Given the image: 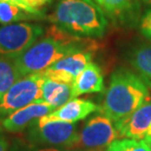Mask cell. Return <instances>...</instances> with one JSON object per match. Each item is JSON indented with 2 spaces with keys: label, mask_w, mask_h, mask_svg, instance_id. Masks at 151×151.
Returning a JSON list of instances; mask_svg holds the SVG:
<instances>
[{
  "label": "cell",
  "mask_w": 151,
  "mask_h": 151,
  "mask_svg": "<svg viewBox=\"0 0 151 151\" xmlns=\"http://www.w3.org/2000/svg\"><path fill=\"white\" fill-rule=\"evenodd\" d=\"M128 61L135 74L151 88V44L134 46L128 53Z\"/></svg>",
  "instance_id": "cell-13"
},
{
  "label": "cell",
  "mask_w": 151,
  "mask_h": 151,
  "mask_svg": "<svg viewBox=\"0 0 151 151\" xmlns=\"http://www.w3.org/2000/svg\"><path fill=\"white\" fill-rule=\"evenodd\" d=\"M106 151H151V146L145 139L122 138L114 140Z\"/></svg>",
  "instance_id": "cell-17"
},
{
  "label": "cell",
  "mask_w": 151,
  "mask_h": 151,
  "mask_svg": "<svg viewBox=\"0 0 151 151\" xmlns=\"http://www.w3.org/2000/svg\"><path fill=\"white\" fill-rule=\"evenodd\" d=\"M0 2H10L11 3L10 0H0Z\"/></svg>",
  "instance_id": "cell-25"
},
{
  "label": "cell",
  "mask_w": 151,
  "mask_h": 151,
  "mask_svg": "<svg viewBox=\"0 0 151 151\" xmlns=\"http://www.w3.org/2000/svg\"><path fill=\"white\" fill-rule=\"evenodd\" d=\"M141 1H143L146 4H151V0H141Z\"/></svg>",
  "instance_id": "cell-24"
},
{
  "label": "cell",
  "mask_w": 151,
  "mask_h": 151,
  "mask_svg": "<svg viewBox=\"0 0 151 151\" xmlns=\"http://www.w3.org/2000/svg\"><path fill=\"white\" fill-rule=\"evenodd\" d=\"M119 137L112 122L104 114L91 117L78 134L73 149L81 151H103Z\"/></svg>",
  "instance_id": "cell-6"
},
{
  "label": "cell",
  "mask_w": 151,
  "mask_h": 151,
  "mask_svg": "<svg viewBox=\"0 0 151 151\" xmlns=\"http://www.w3.org/2000/svg\"><path fill=\"white\" fill-rule=\"evenodd\" d=\"M49 21L68 34L91 39L103 37L109 24L94 0H59Z\"/></svg>",
  "instance_id": "cell-2"
},
{
  "label": "cell",
  "mask_w": 151,
  "mask_h": 151,
  "mask_svg": "<svg viewBox=\"0 0 151 151\" xmlns=\"http://www.w3.org/2000/svg\"><path fill=\"white\" fill-rule=\"evenodd\" d=\"M151 126V97L144 101L132 114L115 122L120 138L144 139L149 127Z\"/></svg>",
  "instance_id": "cell-9"
},
{
  "label": "cell",
  "mask_w": 151,
  "mask_h": 151,
  "mask_svg": "<svg viewBox=\"0 0 151 151\" xmlns=\"http://www.w3.org/2000/svg\"><path fill=\"white\" fill-rule=\"evenodd\" d=\"M144 139H145L147 142H148L151 145V126L149 127L148 131H147V134L145 135V137H144Z\"/></svg>",
  "instance_id": "cell-22"
},
{
  "label": "cell",
  "mask_w": 151,
  "mask_h": 151,
  "mask_svg": "<svg viewBox=\"0 0 151 151\" xmlns=\"http://www.w3.org/2000/svg\"><path fill=\"white\" fill-rule=\"evenodd\" d=\"M138 24H139L140 34L151 41V8L141 15Z\"/></svg>",
  "instance_id": "cell-18"
},
{
  "label": "cell",
  "mask_w": 151,
  "mask_h": 151,
  "mask_svg": "<svg viewBox=\"0 0 151 151\" xmlns=\"http://www.w3.org/2000/svg\"><path fill=\"white\" fill-rule=\"evenodd\" d=\"M101 107L94 102L86 99L73 98L67 103L60 106L46 116L40 118V122L48 121H63L68 123H76L80 120L86 119L90 114L100 112Z\"/></svg>",
  "instance_id": "cell-11"
},
{
  "label": "cell",
  "mask_w": 151,
  "mask_h": 151,
  "mask_svg": "<svg viewBox=\"0 0 151 151\" xmlns=\"http://www.w3.org/2000/svg\"><path fill=\"white\" fill-rule=\"evenodd\" d=\"M44 34L40 25L18 23L0 28V55L16 58L31 47Z\"/></svg>",
  "instance_id": "cell-5"
},
{
  "label": "cell",
  "mask_w": 151,
  "mask_h": 151,
  "mask_svg": "<svg viewBox=\"0 0 151 151\" xmlns=\"http://www.w3.org/2000/svg\"><path fill=\"white\" fill-rule=\"evenodd\" d=\"M0 151H8L7 148V142H6L4 137L0 132Z\"/></svg>",
  "instance_id": "cell-21"
},
{
  "label": "cell",
  "mask_w": 151,
  "mask_h": 151,
  "mask_svg": "<svg viewBox=\"0 0 151 151\" xmlns=\"http://www.w3.org/2000/svg\"><path fill=\"white\" fill-rule=\"evenodd\" d=\"M92 62V51L81 50L68 54L43 72L44 77L50 80L73 84L76 78Z\"/></svg>",
  "instance_id": "cell-8"
},
{
  "label": "cell",
  "mask_w": 151,
  "mask_h": 151,
  "mask_svg": "<svg viewBox=\"0 0 151 151\" xmlns=\"http://www.w3.org/2000/svg\"><path fill=\"white\" fill-rule=\"evenodd\" d=\"M71 99H73L72 84L44 78L42 84V100L57 109Z\"/></svg>",
  "instance_id": "cell-14"
},
{
  "label": "cell",
  "mask_w": 151,
  "mask_h": 151,
  "mask_svg": "<svg viewBox=\"0 0 151 151\" xmlns=\"http://www.w3.org/2000/svg\"><path fill=\"white\" fill-rule=\"evenodd\" d=\"M26 2L28 3L29 7H32L35 10L40 11V9L42 7H44L48 3H50L51 0H26Z\"/></svg>",
  "instance_id": "cell-20"
},
{
  "label": "cell",
  "mask_w": 151,
  "mask_h": 151,
  "mask_svg": "<svg viewBox=\"0 0 151 151\" xmlns=\"http://www.w3.org/2000/svg\"><path fill=\"white\" fill-rule=\"evenodd\" d=\"M104 78L98 65L90 62L72 84V98L86 93L104 92Z\"/></svg>",
  "instance_id": "cell-12"
},
{
  "label": "cell",
  "mask_w": 151,
  "mask_h": 151,
  "mask_svg": "<svg viewBox=\"0 0 151 151\" xmlns=\"http://www.w3.org/2000/svg\"><path fill=\"white\" fill-rule=\"evenodd\" d=\"M39 18L35 15L28 13L19 6L12 4L10 2H0V24L10 25L19 21L31 20Z\"/></svg>",
  "instance_id": "cell-16"
},
{
  "label": "cell",
  "mask_w": 151,
  "mask_h": 151,
  "mask_svg": "<svg viewBox=\"0 0 151 151\" xmlns=\"http://www.w3.org/2000/svg\"><path fill=\"white\" fill-rule=\"evenodd\" d=\"M54 110L55 108L43 100L35 102L8 115V117L3 120L2 125L8 132H21L28 127H32L40 118L50 114Z\"/></svg>",
  "instance_id": "cell-10"
},
{
  "label": "cell",
  "mask_w": 151,
  "mask_h": 151,
  "mask_svg": "<svg viewBox=\"0 0 151 151\" xmlns=\"http://www.w3.org/2000/svg\"><path fill=\"white\" fill-rule=\"evenodd\" d=\"M37 151H65V150H60L57 148H43V149H39Z\"/></svg>",
  "instance_id": "cell-23"
},
{
  "label": "cell",
  "mask_w": 151,
  "mask_h": 151,
  "mask_svg": "<svg viewBox=\"0 0 151 151\" xmlns=\"http://www.w3.org/2000/svg\"><path fill=\"white\" fill-rule=\"evenodd\" d=\"M150 146H151V145H150Z\"/></svg>",
  "instance_id": "cell-26"
},
{
  "label": "cell",
  "mask_w": 151,
  "mask_h": 151,
  "mask_svg": "<svg viewBox=\"0 0 151 151\" xmlns=\"http://www.w3.org/2000/svg\"><path fill=\"white\" fill-rule=\"evenodd\" d=\"M10 1H11L12 4L19 6L20 8H22L23 10L27 11L28 13H31L32 15H35V16H37L39 18L42 16V14H41L40 11L35 10V9H32V7H29V6L28 5V3L26 2V0H10Z\"/></svg>",
  "instance_id": "cell-19"
},
{
  "label": "cell",
  "mask_w": 151,
  "mask_h": 151,
  "mask_svg": "<svg viewBox=\"0 0 151 151\" xmlns=\"http://www.w3.org/2000/svg\"><path fill=\"white\" fill-rule=\"evenodd\" d=\"M21 78L22 75L14 59L0 55V99Z\"/></svg>",
  "instance_id": "cell-15"
},
{
  "label": "cell",
  "mask_w": 151,
  "mask_h": 151,
  "mask_svg": "<svg viewBox=\"0 0 151 151\" xmlns=\"http://www.w3.org/2000/svg\"><path fill=\"white\" fill-rule=\"evenodd\" d=\"M148 97L144 81L129 69L119 68L111 76L100 112L117 122L140 107Z\"/></svg>",
  "instance_id": "cell-3"
},
{
  "label": "cell",
  "mask_w": 151,
  "mask_h": 151,
  "mask_svg": "<svg viewBox=\"0 0 151 151\" xmlns=\"http://www.w3.org/2000/svg\"><path fill=\"white\" fill-rule=\"evenodd\" d=\"M44 78L43 72L19 78L0 99V114L10 115L27 105L41 101Z\"/></svg>",
  "instance_id": "cell-4"
},
{
  "label": "cell",
  "mask_w": 151,
  "mask_h": 151,
  "mask_svg": "<svg viewBox=\"0 0 151 151\" xmlns=\"http://www.w3.org/2000/svg\"><path fill=\"white\" fill-rule=\"evenodd\" d=\"M31 137L38 143L72 148L78 140V128L74 123L63 121H37L31 129Z\"/></svg>",
  "instance_id": "cell-7"
},
{
  "label": "cell",
  "mask_w": 151,
  "mask_h": 151,
  "mask_svg": "<svg viewBox=\"0 0 151 151\" xmlns=\"http://www.w3.org/2000/svg\"><path fill=\"white\" fill-rule=\"evenodd\" d=\"M95 47L96 43L91 38L70 35L53 25L45 37L37 39L14 61L23 77L42 73L68 54L81 50L92 51Z\"/></svg>",
  "instance_id": "cell-1"
}]
</instances>
